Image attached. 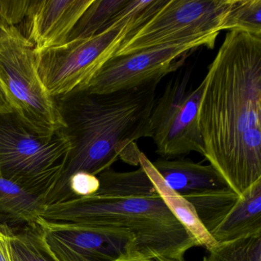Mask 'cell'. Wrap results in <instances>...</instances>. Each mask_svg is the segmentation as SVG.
I'll return each mask as SVG.
<instances>
[{
  "mask_svg": "<svg viewBox=\"0 0 261 261\" xmlns=\"http://www.w3.org/2000/svg\"><path fill=\"white\" fill-rule=\"evenodd\" d=\"M204 81V157L241 196L261 179V36L227 31Z\"/></svg>",
  "mask_w": 261,
  "mask_h": 261,
  "instance_id": "6da1fadb",
  "label": "cell"
},
{
  "mask_svg": "<svg viewBox=\"0 0 261 261\" xmlns=\"http://www.w3.org/2000/svg\"><path fill=\"white\" fill-rule=\"evenodd\" d=\"M163 77L133 89L92 94L75 89L55 97L69 143L60 174L45 195L46 207L67 201L70 178L79 172L98 175L117 160L140 166L137 140L151 138L150 117Z\"/></svg>",
  "mask_w": 261,
  "mask_h": 261,
  "instance_id": "7a4b0ae2",
  "label": "cell"
},
{
  "mask_svg": "<svg viewBox=\"0 0 261 261\" xmlns=\"http://www.w3.org/2000/svg\"><path fill=\"white\" fill-rule=\"evenodd\" d=\"M100 188L92 196L48 206L41 219L51 223L115 227L132 233L155 259H184L196 240L172 215L144 169H107L97 175Z\"/></svg>",
  "mask_w": 261,
  "mask_h": 261,
  "instance_id": "3957f363",
  "label": "cell"
},
{
  "mask_svg": "<svg viewBox=\"0 0 261 261\" xmlns=\"http://www.w3.org/2000/svg\"><path fill=\"white\" fill-rule=\"evenodd\" d=\"M166 0H128L108 28L88 39L35 51L38 73L50 95H65L86 85L113 58L131 33L149 20Z\"/></svg>",
  "mask_w": 261,
  "mask_h": 261,
  "instance_id": "277c9868",
  "label": "cell"
},
{
  "mask_svg": "<svg viewBox=\"0 0 261 261\" xmlns=\"http://www.w3.org/2000/svg\"><path fill=\"white\" fill-rule=\"evenodd\" d=\"M69 148L61 131L42 134L14 110L0 112V177L45 198Z\"/></svg>",
  "mask_w": 261,
  "mask_h": 261,
  "instance_id": "5b68a950",
  "label": "cell"
},
{
  "mask_svg": "<svg viewBox=\"0 0 261 261\" xmlns=\"http://www.w3.org/2000/svg\"><path fill=\"white\" fill-rule=\"evenodd\" d=\"M0 82L12 108L25 123L48 135L62 129L56 98L38 73L34 45L20 31L0 44Z\"/></svg>",
  "mask_w": 261,
  "mask_h": 261,
  "instance_id": "8992f818",
  "label": "cell"
},
{
  "mask_svg": "<svg viewBox=\"0 0 261 261\" xmlns=\"http://www.w3.org/2000/svg\"><path fill=\"white\" fill-rule=\"evenodd\" d=\"M232 0H167L120 44L113 57L224 31Z\"/></svg>",
  "mask_w": 261,
  "mask_h": 261,
  "instance_id": "52a82bcc",
  "label": "cell"
},
{
  "mask_svg": "<svg viewBox=\"0 0 261 261\" xmlns=\"http://www.w3.org/2000/svg\"><path fill=\"white\" fill-rule=\"evenodd\" d=\"M204 81L194 88L190 72L186 71L168 82L155 98L150 117L151 138L155 152L172 160L196 152L204 155V143L198 125L200 103Z\"/></svg>",
  "mask_w": 261,
  "mask_h": 261,
  "instance_id": "ba28073f",
  "label": "cell"
},
{
  "mask_svg": "<svg viewBox=\"0 0 261 261\" xmlns=\"http://www.w3.org/2000/svg\"><path fill=\"white\" fill-rule=\"evenodd\" d=\"M219 33L201 35L170 45L111 58L82 88L92 94H108L133 89L160 77H166L185 64L200 47L215 48Z\"/></svg>",
  "mask_w": 261,
  "mask_h": 261,
  "instance_id": "9c48e42d",
  "label": "cell"
},
{
  "mask_svg": "<svg viewBox=\"0 0 261 261\" xmlns=\"http://www.w3.org/2000/svg\"><path fill=\"white\" fill-rule=\"evenodd\" d=\"M44 239L59 261H155L137 238L115 227L39 220Z\"/></svg>",
  "mask_w": 261,
  "mask_h": 261,
  "instance_id": "30bf717a",
  "label": "cell"
},
{
  "mask_svg": "<svg viewBox=\"0 0 261 261\" xmlns=\"http://www.w3.org/2000/svg\"><path fill=\"white\" fill-rule=\"evenodd\" d=\"M93 0L31 1L27 16V39L35 51L66 43L81 16Z\"/></svg>",
  "mask_w": 261,
  "mask_h": 261,
  "instance_id": "8fae6325",
  "label": "cell"
},
{
  "mask_svg": "<svg viewBox=\"0 0 261 261\" xmlns=\"http://www.w3.org/2000/svg\"><path fill=\"white\" fill-rule=\"evenodd\" d=\"M152 163L165 182L186 199L231 189L212 165L182 159H160Z\"/></svg>",
  "mask_w": 261,
  "mask_h": 261,
  "instance_id": "7c38bea8",
  "label": "cell"
},
{
  "mask_svg": "<svg viewBox=\"0 0 261 261\" xmlns=\"http://www.w3.org/2000/svg\"><path fill=\"white\" fill-rule=\"evenodd\" d=\"M211 235L218 244L261 235V179L241 195Z\"/></svg>",
  "mask_w": 261,
  "mask_h": 261,
  "instance_id": "4fadbf2b",
  "label": "cell"
},
{
  "mask_svg": "<svg viewBox=\"0 0 261 261\" xmlns=\"http://www.w3.org/2000/svg\"><path fill=\"white\" fill-rule=\"evenodd\" d=\"M141 166L150 178L157 192L163 198L172 215L182 224L183 227L196 240L198 246L204 247L208 251L218 243L214 240L198 218L195 207L184 197L172 190L152 166V162L143 152L140 155Z\"/></svg>",
  "mask_w": 261,
  "mask_h": 261,
  "instance_id": "5bb4252c",
  "label": "cell"
},
{
  "mask_svg": "<svg viewBox=\"0 0 261 261\" xmlns=\"http://www.w3.org/2000/svg\"><path fill=\"white\" fill-rule=\"evenodd\" d=\"M45 208V197L0 177V220L5 225L37 224Z\"/></svg>",
  "mask_w": 261,
  "mask_h": 261,
  "instance_id": "9a60e30c",
  "label": "cell"
},
{
  "mask_svg": "<svg viewBox=\"0 0 261 261\" xmlns=\"http://www.w3.org/2000/svg\"><path fill=\"white\" fill-rule=\"evenodd\" d=\"M7 239L13 261H59L45 243L38 223L13 230Z\"/></svg>",
  "mask_w": 261,
  "mask_h": 261,
  "instance_id": "2e32d148",
  "label": "cell"
},
{
  "mask_svg": "<svg viewBox=\"0 0 261 261\" xmlns=\"http://www.w3.org/2000/svg\"><path fill=\"white\" fill-rule=\"evenodd\" d=\"M128 0H93L81 16L67 42L88 39L108 27L113 17L126 5Z\"/></svg>",
  "mask_w": 261,
  "mask_h": 261,
  "instance_id": "e0dca14e",
  "label": "cell"
},
{
  "mask_svg": "<svg viewBox=\"0 0 261 261\" xmlns=\"http://www.w3.org/2000/svg\"><path fill=\"white\" fill-rule=\"evenodd\" d=\"M240 197L233 189H229L192 197L186 200L195 207L198 218L211 234L236 204Z\"/></svg>",
  "mask_w": 261,
  "mask_h": 261,
  "instance_id": "ac0fdd59",
  "label": "cell"
},
{
  "mask_svg": "<svg viewBox=\"0 0 261 261\" xmlns=\"http://www.w3.org/2000/svg\"><path fill=\"white\" fill-rule=\"evenodd\" d=\"M202 261H261V235L219 243Z\"/></svg>",
  "mask_w": 261,
  "mask_h": 261,
  "instance_id": "d6986e66",
  "label": "cell"
},
{
  "mask_svg": "<svg viewBox=\"0 0 261 261\" xmlns=\"http://www.w3.org/2000/svg\"><path fill=\"white\" fill-rule=\"evenodd\" d=\"M230 30L261 36V0H232L224 27Z\"/></svg>",
  "mask_w": 261,
  "mask_h": 261,
  "instance_id": "ffe728a7",
  "label": "cell"
},
{
  "mask_svg": "<svg viewBox=\"0 0 261 261\" xmlns=\"http://www.w3.org/2000/svg\"><path fill=\"white\" fill-rule=\"evenodd\" d=\"M100 188V181L97 175L85 172H79L70 178L67 187V201L92 196Z\"/></svg>",
  "mask_w": 261,
  "mask_h": 261,
  "instance_id": "44dd1931",
  "label": "cell"
},
{
  "mask_svg": "<svg viewBox=\"0 0 261 261\" xmlns=\"http://www.w3.org/2000/svg\"><path fill=\"white\" fill-rule=\"evenodd\" d=\"M30 0H0V15L10 27H16L28 14Z\"/></svg>",
  "mask_w": 261,
  "mask_h": 261,
  "instance_id": "7402d4cb",
  "label": "cell"
},
{
  "mask_svg": "<svg viewBox=\"0 0 261 261\" xmlns=\"http://www.w3.org/2000/svg\"><path fill=\"white\" fill-rule=\"evenodd\" d=\"M20 30L14 27H10L0 15V44L5 42Z\"/></svg>",
  "mask_w": 261,
  "mask_h": 261,
  "instance_id": "603a6c76",
  "label": "cell"
},
{
  "mask_svg": "<svg viewBox=\"0 0 261 261\" xmlns=\"http://www.w3.org/2000/svg\"><path fill=\"white\" fill-rule=\"evenodd\" d=\"M7 237L0 236V261H13Z\"/></svg>",
  "mask_w": 261,
  "mask_h": 261,
  "instance_id": "cb8c5ba5",
  "label": "cell"
},
{
  "mask_svg": "<svg viewBox=\"0 0 261 261\" xmlns=\"http://www.w3.org/2000/svg\"><path fill=\"white\" fill-rule=\"evenodd\" d=\"M13 109L8 96L6 93L5 89L3 86L2 83L0 82V112L2 111H10Z\"/></svg>",
  "mask_w": 261,
  "mask_h": 261,
  "instance_id": "d4e9b609",
  "label": "cell"
},
{
  "mask_svg": "<svg viewBox=\"0 0 261 261\" xmlns=\"http://www.w3.org/2000/svg\"><path fill=\"white\" fill-rule=\"evenodd\" d=\"M13 228L0 223V236H10L13 233Z\"/></svg>",
  "mask_w": 261,
  "mask_h": 261,
  "instance_id": "484cf974",
  "label": "cell"
},
{
  "mask_svg": "<svg viewBox=\"0 0 261 261\" xmlns=\"http://www.w3.org/2000/svg\"><path fill=\"white\" fill-rule=\"evenodd\" d=\"M155 261H186L184 259H173V258L161 257L159 256L155 259Z\"/></svg>",
  "mask_w": 261,
  "mask_h": 261,
  "instance_id": "4316f807",
  "label": "cell"
}]
</instances>
